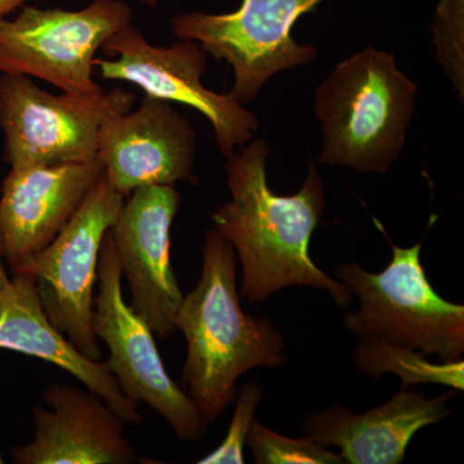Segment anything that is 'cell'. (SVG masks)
<instances>
[{
	"label": "cell",
	"mask_w": 464,
	"mask_h": 464,
	"mask_svg": "<svg viewBox=\"0 0 464 464\" xmlns=\"http://www.w3.org/2000/svg\"><path fill=\"white\" fill-rule=\"evenodd\" d=\"M102 174L99 159L11 168L0 195V248L12 274L56 239Z\"/></svg>",
	"instance_id": "4fadbf2b"
},
{
	"label": "cell",
	"mask_w": 464,
	"mask_h": 464,
	"mask_svg": "<svg viewBox=\"0 0 464 464\" xmlns=\"http://www.w3.org/2000/svg\"><path fill=\"white\" fill-rule=\"evenodd\" d=\"M417 92L387 52L366 48L342 61L316 92L317 163L386 173L404 148Z\"/></svg>",
	"instance_id": "3957f363"
},
{
	"label": "cell",
	"mask_w": 464,
	"mask_h": 464,
	"mask_svg": "<svg viewBox=\"0 0 464 464\" xmlns=\"http://www.w3.org/2000/svg\"><path fill=\"white\" fill-rule=\"evenodd\" d=\"M176 329L188 343L183 383L208 424L235 401L241 375L288 362L283 333L268 317L249 316L241 308L237 252L216 228L204 237L200 279L183 295Z\"/></svg>",
	"instance_id": "7a4b0ae2"
},
{
	"label": "cell",
	"mask_w": 464,
	"mask_h": 464,
	"mask_svg": "<svg viewBox=\"0 0 464 464\" xmlns=\"http://www.w3.org/2000/svg\"><path fill=\"white\" fill-rule=\"evenodd\" d=\"M353 362L360 373L373 381H381L386 373L398 375L404 389L418 384H440L460 392L464 390L463 359L435 364L420 351L392 346L372 338H359Z\"/></svg>",
	"instance_id": "e0dca14e"
},
{
	"label": "cell",
	"mask_w": 464,
	"mask_h": 464,
	"mask_svg": "<svg viewBox=\"0 0 464 464\" xmlns=\"http://www.w3.org/2000/svg\"><path fill=\"white\" fill-rule=\"evenodd\" d=\"M25 0H0V20L7 18L12 12L23 7Z\"/></svg>",
	"instance_id": "44dd1931"
},
{
	"label": "cell",
	"mask_w": 464,
	"mask_h": 464,
	"mask_svg": "<svg viewBox=\"0 0 464 464\" xmlns=\"http://www.w3.org/2000/svg\"><path fill=\"white\" fill-rule=\"evenodd\" d=\"M391 246L392 259L381 273L357 262L333 268V277L360 301L359 310L346 314L342 326L357 338L420 351L442 362L462 360L463 304L447 301L432 288L420 262L422 244Z\"/></svg>",
	"instance_id": "277c9868"
},
{
	"label": "cell",
	"mask_w": 464,
	"mask_h": 464,
	"mask_svg": "<svg viewBox=\"0 0 464 464\" xmlns=\"http://www.w3.org/2000/svg\"><path fill=\"white\" fill-rule=\"evenodd\" d=\"M124 200V195L114 190L102 174L56 239L16 273L32 275L52 325L82 355L96 362H100L101 348L92 317L101 246Z\"/></svg>",
	"instance_id": "52a82bcc"
},
{
	"label": "cell",
	"mask_w": 464,
	"mask_h": 464,
	"mask_svg": "<svg viewBox=\"0 0 464 464\" xmlns=\"http://www.w3.org/2000/svg\"><path fill=\"white\" fill-rule=\"evenodd\" d=\"M179 203L174 186H142L128 195L111 227L132 293L130 307L160 340L176 331L183 299L170 261V228Z\"/></svg>",
	"instance_id": "8fae6325"
},
{
	"label": "cell",
	"mask_w": 464,
	"mask_h": 464,
	"mask_svg": "<svg viewBox=\"0 0 464 464\" xmlns=\"http://www.w3.org/2000/svg\"><path fill=\"white\" fill-rule=\"evenodd\" d=\"M0 350L38 357L63 369L96 393L124 423L141 424L139 405L125 398L106 362L87 359L52 325L30 274H14L0 295Z\"/></svg>",
	"instance_id": "2e32d148"
},
{
	"label": "cell",
	"mask_w": 464,
	"mask_h": 464,
	"mask_svg": "<svg viewBox=\"0 0 464 464\" xmlns=\"http://www.w3.org/2000/svg\"><path fill=\"white\" fill-rule=\"evenodd\" d=\"M246 444L257 464H343L340 453L307 438L292 439L280 435L253 420Z\"/></svg>",
	"instance_id": "ac0fdd59"
},
{
	"label": "cell",
	"mask_w": 464,
	"mask_h": 464,
	"mask_svg": "<svg viewBox=\"0 0 464 464\" xmlns=\"http://www.w3.org/2000/svg\"><path fill=\"white\" fill-rule=\"evenodd\" d=\"M133 103L134 94L121 88L96 96H53L29 76L0 74L3 160L11 168L96 160L103 123L130 111Z\"/></svg>",
	"instance_id": "8992f818"
},
{
	"label": "cell",
	"mask_w": 464,
	"mask_h": 464,
	"mask_svg": "<svg viewBox=\"0 0 464 464\" xmlns=\"http://www.w3.org/2000/svg\"><path fill=\"white\" fill-rule=\"evenodd\" d=\"M270 149L264 140L227 158L231 199L212 213L216 230L230 241L239 258L241 297L261 304L286 286L325 290L338 307L353 302V290L320 270L308 246L325 209V188L314 164L297 194H275L267 183Z\"/></svg>",
	"instance_id": "6da1fadb"
},
{
	"label": "cell",
	"mask_w": 464,
	"mask_h": 464,
	"mask_svg": "<svg viewBox=\"0 0 464 464\" xmlns=\"http://www.w3.org/2000/svg\"><path fill=\"white\" fill-rule=\"evenodd\" d=\"M433 32L438 60L463 100V0H442Z\"/></svg>",
	"instance_id": "ffe728a7"
},
{
	"label": "cell",
	"mask_w": 464,
	"mask_h": 464,
	"mask_svg": "<svg viewBox=\"0 0 464 464\" xmlns=\"http://www.w3.org/2000/svg\"><path fill=\"white\" fill-rule=\"evenodd\" d=\"M132 24L121 0H94L79 11L23 7L0 20V74L42 79L70 94L96 96L97 52L114 34Z\"/></svg>",
	"instance_id": "5b68a950"
},
{
	"label": "cell",
	"mask_w": 464,
	"mask_h": 464,
	"mask_svg": "<svg viewBox=\"0 0 464 464\" xmlns=\"http://www.w3.org/2000/svg\"><path fill=\"white\" fill-rule=\"evenodd\" d=\"M139 2L143 3V5H149V7H157L160 0H139Z\"/></svg>",
	"instance_id": "603a6c76"
},
{
	"label": "cell",
	"mask_w": 464,
	"mask_h": 464,
	"mask_svg": "<svg viewBox=\"0 0 464 464\" xmlns=\"http://www.w3.org/2000/svg\"><path fill=\"white\" fill-rule=\"evenodd\" d=\"M52 411L34 406L35 439L12 449L18 464H128L136 450L124 436V422L100 396L63 384L42 395Z\"/></svg>",
	"instance_id": "9a60e30c"
},
{
	"label": "cell",
	"mask_w": 464,
	"mask_h": 464,
	"mask_svg": "<svg viewBox=\"0 0 464 464\" xmlns=\"http://www.w3.org/2000/svg\"><path fill=\"white\" fill-rule=\"evenodd\" d=\"M197 136L169 102L146 96L136 111L111 116L103 123L97 159L114 190L125 198L142 186L197 183Z\"/></svg>",
	"instance_id": "7c38bea8"
},
{
	"label": "cell",
	"mask_w": 464,
	"mask_h": 464,
	"mask_svg": "<svg viewBox=\"0 0 464 464\" xmlns=\"http://www.w3.org/2000/svg\"><path fill=\"white\" fill-rule=\"evenodd\" d=\"M237 406L224 441L208 456L198 460V464H243L244 447L250 426L255 420L256 411L262 400L264 390L257 382H246L241 386L239 395L237 396Z\"/></svg>",
	"instance_id": "d6986e66"
},
{
	"label": "cell",
	"mask_w": 464,
	"mask_h": 464,
	"mask_svg": "<svg viewBox=\"0 0 464 464\" xmlns=\"http://www.w3.org/2000/svg\"><path fill=\"white\" fill-rule=\"evenodd\" d=\"M5 463V459H3L2 457H0V464Z\"/></svg>",
	"instance_id": "cb8c5ba5"
},
{
	"label": "cell",
	"mask_w": 464,
	"mask_h": 464,
	"mask_svg": "<svg viewBox=\"0 0 464 464\" xmlns=\"http://www.w3.org/2000/svg\"><path fill=\"white\" fill-rule=\"evenodd\" d=\"M5 258H3L2 248H0V295L8 288L11 284V276H9L7 270H5Z\"/></svg>",
	"instance_id": "7402d4cb"
},
{
	"label": "cell",
	"mask_w": 464,
	"mask_h": 464,
	"mask_svg": "<svg viewBox=\"0 0 464 464\" xmlns=\"http://www.w3.org/2000/svg\"><path fill=\"white\" fill-rule=\"evenodd\" d=\"M121 266L111 228L100 252V292L94 297L92 328L109 347L106 365L125 398L134 404L145 402L160 414L177 438L185 442L203 439L208 423L188 393L167 373L154 333L125 304L121 292Z\"/></svg>",
	"instance_id": "ba28073f"
},
{
	"label": "cell",
	"mask_w": 464,
	"mask_h": 464,
	"mask_svg": "<svg viewBox=\"0 0 464 464\" xmlns=\"http://www.w3.org/2000/svg\"><path fill=\"white\" fill-rule=\"evenodd\" d=\"M102 51L115 57L94 61L103 79L127 82L141 88L146 96L198 110L212 124L217 145L226 158L252 141L259 130L257 116L243 103L230 93H216L201 83L207 52L197 42L159 47L130 24L114 34Z\"/></svg>",
	"instance_id": "30bf717a"
},
{
	"label": "cell",
	"mask_w": 464,
	"mask_h": 464,
	"mask_svg": "<svg viewBox=\"0 0 464 464\" xmlns=\"http://www.w3.org/2000/svg\"><path fill=\"white\" fill-rule=\"evenodd\" d=\"M322 2L243 0L231 14H179L170 21V27L179 41L197 42L207 53L232 67L230 94L246 103L257 97L271 76L315 60V45L298 44L292 29L302 14Z\"/></svg>",
	"instance_id": "9c48e42d"
},
{
	"label": "cell",
	"mask_w": 464,
	"mask_h": 464,
	"mask_svg": "<svg viewBox=\"0 0 464 464\" xmlns=\"http://www.w3.org/2000/svg\"><path fill=\"white\" fill-rule=\"evenodd\" d=\"M454 391L426 398L418 391H399L389 401L362 414L334 404L307 415L302 431L317 444L340 449L347 464H400L415 433L453 413Z\"/></svg>",
	"instance_id": "5bb4252c"
}]
</instances>
